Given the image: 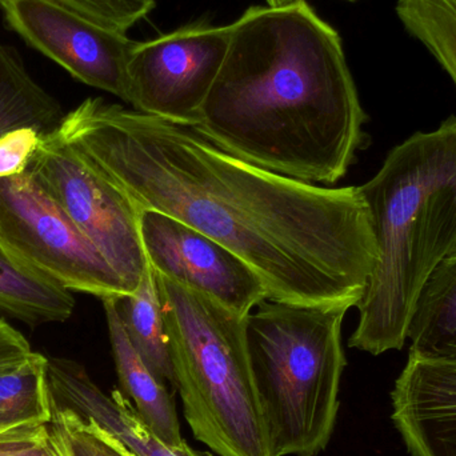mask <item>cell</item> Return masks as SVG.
Returning a JSON list of instances; mask_svg holds the SVG:
<instances>
[{
	"instance_id": "1",
	"label": "cell",
	"mask_w": 456,
	"mask_h": 456,
	"mask_svg": "<svg viewBox=\"0 0 456 456\" xmlns=\"http://www.w3.org/2000/svg\"><path fill=\"white\" fill-rule=\"evenodd\" d=\"M61 141L142 210L224 244L268 299L356 307L377 265L369 208L355 186L305 183L222 149L197 125L88 98L64 114Z\"/></svg>"
},
{
	"instance_id": "2",
	"label": "cell",
	"mask_w": 456,
	"mask_h": 456,
	"mask_svg": "<svg viewBox=\"0 0 456 456\" xmlns=\"http://www.w3.org/2000/svg\"><path fill=\"white\" fill-rule=\"evenodd\" d=\"M366 122L339 34L299 0L231 24L197 126L257 167L332 187L369 144Z\"/></svg>"
},
{
	"instance_id": "3",
	"label": "cell",
	"mask_w": 456,
	"mask_h": 456,
	"mask_svg": "<svg viewBox=\"0 0 456 456\" xmlns=\"http://www.w3.org/2000/svg\"><path fill=\"white\" fill-rule=\"evenodd\" d=\"M359 189L379 257L348 346L380 355L403 348L423 286L456 251V115L394 147Z\"/></svg>"
},
{
	"instance_id": "4",
	"label": "cell",
	"mask_w": 456,
	"mask_h": 456,
	"mask_svg": "<svg viewBox=\"0 0 456 456\" xmlns=\"http://www.w3.org/2000/svg\"><path fill=\"white\" fill-rule=\"evenodd\" d=\"M347 305L265 299L246 318V342L270 456H319L339 411Z\"/></svg>"
},
{
	"instance_id": "5",
	"label": "cell",
	"mask_w": 456,
	"mask_h": 456,
	"mask_svg": "<svg viewBox=\"0 0 456 456\" xmlns=\"http://www.w3.org/2000/svg\"><path fill=\"white\" fill-rule=\"evenodd\" d=\"M155 278L175 390L195 438L218 456H270L247 350V316L160 273Z\"/></svg>"
},
{
	"instance_id": "6",
	"label": "cell",
	"mask_w": 456,
	"mask_h": 456,
	"mask_svg": "<svg viewBox=\"0 0 456 456\" xmlns=\"http://www.w3.org/2000/svg\"><path fill=\"white\" fill-rule=\"evenodd\" d=\"M0 244L69 291L101 300L130 294L117 271L32 174L0 181Z\"/></svg>"
},
{
	"instance_id": "7",
	"label": "cell",
	"mask_w": 456,
	"mask_h": 456,
	"mask_svg": "<svg viewBox=\"0 0 456 456\" xmlns=\"http://www.w3.org/2000/svg\"><path fill=\"white\" fill-rule=\"evenodd\" d=\"M27 173L61 206L133 294L149 267L138 208L55 131L43 136Z\"/></svg>"
},
{
	"instance_id": "8",
	"label": "cell",
	"mask_w": 456,
	"mask_h": 456,
	"mask_svg": "<svg viewBox=\"0 0 456 456\" xmlns=\"http://www.w3.org/2000/svg\"><path fill=\"white\" fill-rule=\"evenodd\" d=\"M230 45V26L183 27L136 42L128 59L131 109L173 122L197 125Z\"/></svg>"
},
{
	"instance_id": "9",
	"label": "cell",
	"mask_w": 456,
	"mask_h": 456,
	"mask_svg": "<svg viewBox=\"0 0 456 456\" xmlns=\"http://www.w3.org/2000/svg\"><path fill=\"white\" fill-rule=\"evenodd\" d=\"M8 26L85 85L127 103L128 59L136 42L58 0H0Z\"/></svg>"
},
{
	"instance_id": "10",
	"label": "cell",
	"mask_w": 456,
	"mask_h": 456,
	"mask_svg": "<svg viewBox=\"0 0 456 456\" xmlns=\"http://www.w3.org/2000/svg\"><path fill=\"white\" fill-rule=\"evenodd\" d=\"M139 230L155 273L200 291L240 316L268 299L256 273L205 233L152 210L141 211Z\"/></svg>"
},
{
	"instance_id": "11",
	"label": "cell",
	"mask_w": 456,
	"mask_h": 456,
	"mask_svg": "<svg viewBox=\"0 0 456 456\" xmlns=\"http://www.w3.org/2000/svg\"><path fill=\"white\" fill-rule=\"evenodd\" d=\"M391 402L394 425L412 456H456V361L410 354Z\"/></svg>"
},
{
	"instance_id": "12",
	"label": "cell",
	"mask_w": 456,
	"mask_h": 456,
	"mask_svg": "<svg viewBox=\"0 0 456 456\" xmlns=\"http://www.w3.org/2000/svg\"><path fill=\"white\" fill-rule=\"evenodd\" d=\"M47 380L58 406L90 418L135 456H214L191 449L187 442L178 447L165 444L119 391L106 395L77 362L47 358Z\"/></svg>"
},
{
	"instance_id": "13",
	"label": "cell",
	"mask_w": 456,
	"mask_h": 456,
	"mask_svg": "<svg viewBox=\"0 0 456 456\" xmlns=\"http://www.w3.org/2000/svg\"><path fill=\"white\" fill-rule=\"evenodd\" d=\"M102 303L123 393L127 394L134 402L136 412L158 438L170 446H182L186 441L182 438L178 412L168 393V386L152 372L128 339L115 308L114 299L107 297Z\"/></svg>"
},
{
	"instance_id": "14",
	"label": "cell",
	"mask_w": 456,
	"mask_h": 456,
	"mask_svg": "<svg viewBox=\"0 0 456 456\" xmlns=\"http://www.w3.org/2000/svg\"><path fill=\"white\" fill-rule=\"evenodd\" d=\"M407 339L411 355L456 361V251L428 276L415 303Z\"/></svg>"
},
{
	"instance_id": "15",
	"label": "cell",
	"mask_w": 456,
	"mask_h": 456,
	"mask_svg": "<svg viewBox=\"0 0 456 456\" xmlns=\"http://www.w3.org/2000/svg\"><path fill=\"white\" fill-rule=\"evenodd\" d=\"M74 310L71 291L43 278L0 244V313L37 327L63 323Z\"/></svg>"
},
{
	"instance_id": "16",
	"label": "cell",
	"mask_w": 456,
	"mask_h": 456,
	"mask_svg": "<svg viewBox=\"0 0 456 456\" xmlns=\"http://www.w3.org/2000/svg\"><path fill=\"white\" fill-rule=\"evenodd\" d=\"M114 299L118 315L128 339L141 354L147 366L166 385L175 390V375L157 278L151 265L133 294Z\"/></svg>"
},
{
	"instance_id": "17",
	"label": "cell",
	"mask_w": 456,
	"mask_h": 456,
	"mask_svg": "<svg viewBox=\"0 0 456 456\" xmlns=\"http://www.w3.org/2000/svg\"><path fill=\"white\" fill-rule=\"evenodd\" d=\"M63 117L61 104L32 79L15 48L0 43V136L27 126L50 134Z\"/></svg>"
},
{
	"instance_id": "18",
	"label": "cell",
	"mask_w": 456,
	"mask_h": 456,
	"mask_svg": "<svg viewBox=\"0 0 456 456\" xmlns=\"http://www.w3.org/2000/svg\"><path fill=\"white\" fill-rule=\"evenodd\" d=\"M53 410L45 355L34 353L20 366L0 372V434L50 423Z\"/></svg>"
},
{
	"instance_id": "19",
	"label": "cell",
	"mask_w": 456,
	"mask_h": 456,
	"mask_svg": "<svg viewBox=\"0 0 456 456\" xmlns=\"http://www.w3.org/2000/svg\"><path fill=\"white\" fill-rule=\"evenodd\" d=\"M396 13L446 69L456 87V0H398Z\"/></svg>"
},
{
	"instance_id": "20",
	"label": "cell",
	"mask_w": 456,
	"mask_h": 456,
	"mask_svg": "<svg viewBox=\"0 0 456 456\" xmlns=\"http://www.w3.org/2000/svg\"><path fill=\"white\" fill-rule=\"evenodd\" d=\"M53 425L71 456H135L98 423L55 402Z\"/></svg>"
},
{
	"instance_id": "21",
	"label": "cell",
	"mask_w": 456,
	"mask_h": 456,
	"mask_svg": "<svg viewBox=\"0 0 456 456\" xmlns=\"http://www.w3.org/2000/svg\"><path fill=\"white\" fill-rule=\"evenodd\" d=\"M61 4L110 29L126 34L128 28L143 19L155 0H58Z\"/></svg>"
},
{
	"instance_id": "22",
	"label": "cell",
	"mask_w": 456,
	"mask_h": 456,
	"mask_svg": "<svg viewBox=\"0 0 456 456\" xmlns=\"http://www.w3.org/2000/svg\"><path fill=\"white\" fill-rule=\"evenodd\" d=\"M0 456H71L53 420L0 434Z\"/></svg>"
},
{
	"instance_id": "23",
	"label": "cell",
	"mask_w": 456,
	"mask_h": 456,
	"mask_svg": "<svg viewBox=\"0 0 456 456\" xmlns=\"http://www.w3.org/2000/svg\"><path fill=\"white\" fill-rule=\"evenodd\" d=\"M43 133L37 127H18L0 136V181L23 175L42 143Z\"/></svg>"
},
{
	"instance_id": "24",
	"label": "cell",
	"mask_w": 456,
	"mask_h": 456,
	"mask_svg": "<svg viewBox=\"0 0 456 456\" xmlns=\"http://www.w3.org/2000/svg\"><path fill=\"white\" fill-rule=\"evenodd\" d=\"M32 354L34 351L23 334L0 319V372L20 366Z\"/></svg>"
},
{
	"instance_id": "25",
	"label": "cell",
	"mask_w": 456,
	"mask_h": 456,
	"mask_svg": "<svg viewBox=\"0 0 456 456\" xmlns=\"http://www.w3.org/2000/svg\"><path fill=\"white\" fill-rule=\"evenodd\" d=\"M265 2L271 7H281V5L291 4V3L299 2V0H265Z\"/></svg>"
}]
</instances>
